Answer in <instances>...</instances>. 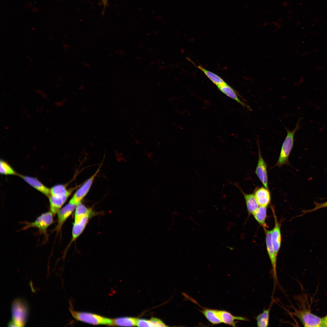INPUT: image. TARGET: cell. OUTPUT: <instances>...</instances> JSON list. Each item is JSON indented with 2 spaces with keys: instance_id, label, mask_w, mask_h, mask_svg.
<instances>
[{
  "instance_id": "1",
  "label": "cell",
  "mask_w": 327,
  "mask_h": 327,
  "mask_svg": "<svg viewBox=\"0 0 327 327\" xmlns=\"http://www.w3.org/2000/svg\"><path fill=\"white\" fill-rule=\"evenodd\" d=\"M302 301L300 300L299 309L294 307V312L290 314L298 318L304 327H322V318L312 313L310 309H308L306 304Z\"/></svg>"
},
{
  "instance_id": "2",
  "label": "cell",
  "mask_w": 327,
  "mask_h": 327,
  "mask_svg": "<svg viewBox=\"0 0 327 327\" xmlns=\"http://www.w3.org/2000/svg\"><path fill=\"white\" fill-rule=\"evenodd\" d=\"M302 119L300 117L299 118L296 127L292 130L290 131L285 128L286 136L282 144L279 159L275 166L280 167L284 165L289 164V157L293 148L294 136L296 131L300 128Z\"/></svg>"
},
{
  "instance_id": "3",
  "label": "cell",
  "mask_w": 327,
  "mask_h": 327,
  "mask_svg": "<svg viewBox=\"0 0 327 327\" xmlns=\"http://www.w3.org/2000/svg\"><path fill=\"white\" fill-rule=\"evenodd\" d=\"M12 319L8 325L11 326H23L26 321L28 315V307L25 301L17 299L13 303L12 308Z\"/></svg>"
},
{
  "instance_id": "4",
  "label": "cell",
  "mask_w": 327,
  "mask_h": 327,
  "mask_svg": "<svg viewBox=\"0 0 327 327\" xmlns=\"http://www.w3.org/2000/svg\"><path fill=\"white\" fill-rule=\"evenodd\" d=\"M71 311L74 318L78 321L94 325H113V319L91 313L78 312L71 309Z\"/></svg>"
},
{
  "instance_id": "5",
  "label": "cell",
  "mask_w": 327,
  "mask_h": 327,
  "mask_svg": "<svg viewBox=\"0 0 327 327\" xmlns=\"http://www.w3.org/2000/svg\"><path fill=\"white\" fill-rule=\"evenodd\" d=\"M54 216L50 211L43 213L34 221L24 222L25 225L21 230H25L30 228H35L37 229L41 234L47 236V229L53 223Z\"/></svg>"
},
{
  "instance_id": "6",
  "label": "cell",
  "mask_w": 327,
  "mask_h": 327,
  "mask_svg": "<svg viewBox=\"0 0 327 327\" xmlns=\"http://www.w3.org/2000/svg\"><path fill=\"white\" fill-rule=\"evenodd\" d=\"M100 167L95 173L88 179L76 191L69 201L70 203L77 206L89 192L93 183L100 168Z\"/></svg>"
},
{
  "instance_id": "7",
  "label": "cell",
  "mask_w": 327,
  "mask_h": 327,
  "mask_svg": "<svg viewBox=\"0 0 327 327\" xmlns=\"http://www.w3.org/2000/svg\"><path fill=\"white\" fill-rule=\"evenodd\" d=\"M266 243L267 251L269 258L272 267V276L274 281V288L273 292L275 291L276 286L278 284L277 274L276 265L277 257L273 248L271 241V234L272 230L266 231Z\"/></svg>"
},
{
  "instance_id": "8",
  "label": "cell",
  "mask_w": 327,
  "mask_h": 327,
  "mask_svg": "<svg viewBox=\"0 0 327 327\" xmlns=\"http://www.w3.org/2000/svg\"><path fill=\"white\" fill-rule=\"evenodd\" d=\"M257 144L258 149V159L255 173L264 187L269 190L267 164L262 157L259 147V144L258 141Z\"/></svg>"
},
{
  "instance_id": "9",
  "label": "cell",
  "mask_w": 327,
  "mask_h": 327,
  "mask_svg": "<svg viewBox=\"0 0 327 327\" xmlns=\"http://www.w3.org/2000/svg\"><path fill=\"white\" fill-rule=\"evenodd\" d=\"M93 214H88L74 219L72 230V238L69 245L75 241L82 233Z\"/></svg>"
},
{
  "instance_id": "10",
  "label": "cell",
  "mask_w": 327,
  "mask_h": 327,
  "mask_svg": "<svg viewBox=\"0 0 327 327\" xmlns=\"http://www.w3.org/2000/svg\"><path fill=\"white\" fill-rule=\"evenodd\" d=\"M76 205L70 202L61 208L57 213V223L56 228L57 233L61 231L65 221L75 210Z\"/></svg>"
},
{
  "instance_id": "11",
  "label": "cell",
  "mask_w": 327,
  "mask_h": 327,
  "mask_svg": "<svg viewBox=\"0 0 327 327\" xmlns=\"http://www.w3.org/2000/svg\"><path fill=\"white\" fill-rule=\"evenodd\" d=\"M25 182L48 198L50 195V189L36 178L18 174Z\"/></svg>"
},
{
  "instance_id": "12",
  "label": "cell",
  "mask_w": 327,
  "mask_h": 327,
  "mask_svg": "<svg viewBox=\"0 0 327 327\" xmlns=\"http://www.w3.org/2000/svg\"><path fill=\"white\" fill-rule=\"evenodd\" d=\"M256 199L259 206H267L271 201V195L269 190L264 187L256 188L253 193Z\"/></svg>"
},
{
  "instance_id": "13",
  "label": "cell",
  "mask_w": 327,
  "mask_h": 327,
  "mask_svg": "<svg viewBox=\"0 0 327 327\" xmlns=\"http://www.w3.org/2000/svg\"><path fill=\"white\" fill-rule=\"evenodd\" d=\"M219 313L220 319L222 323L232 326H236V320L248 321L249 320L246 317L238 316H235L230 312L224 310H219Z\"/></svg>"
},
{
  "instance_id": "14",
  "label": "cell",
  "mask_w": 327,
  "mask_h": 327,
  "mask_svg": "<svg viewBox=\"0 0 327 327\" xmlns=\"http://www.w3.org/2000/svg\"><path fill=\"white\" fill-rule=\"evenodd\" d=\"M190 300L200 306L202 309L200 312L204 316L208 321L212 325H216L222 323L219 313V310L203 307L200 306L197 302L193 299Z\"/></svg>"
},
{
  "instance_id": "15",
  "label": "cell",
  "mask_w": 327,
  "mask_h": 327,
  "mask_svg": "<svg viewBox=\"0 0 327 327\" xmlns=\"http://www.w3.org/2000/svg\"><path fill=\"white\" fill-rule=\"evenodd\" d=\"M231 183L237 187L240 190L244 198L248 213L250 214H253L258 208L259 206L254 197V193L246 194L243 191L237 183Z\"/></svg>"
},
{
  "instance_id": "16",
  "label": "cell",
  "mask_w": 327,
  "mask_h": 327,
  "mask_svg": "<svg viewBox=\"0 0 327 327\" xmlns=\"http://www.w3.org/2000/svg\"><path fill=\"white\" fill-rule=\"evenodd\" d=\"M274 218L275 226L273 229L272 230L271 241L275 253L277 256L281 246V234L280 226L276 216Z\"/></svg>"
},
{
  "instance_id": "17",
  "label": "cell",
  "mask_w": 327,
  "mask_h": 327,
  "mask_svg": "<svg viewBox=\"0 0 327 327\" xmlns=\"http://www.w3.org/2000/svg\"><path fill=\"white\" fill-rule=\"evenodd\" d=\"M69 196L55 197L50 195L48 197L50 211L54 216L67 200Z\"/></svg>"
},
{
  "instance_id": "18",
  "label": "cell",
  "mask_w": 327,
  "mask_h": 327,
  "mask_svg": "<svg viewBox=\"0 0 327 327\" xmlns=\"http://www.w3.org/2000/svg\"><path fill=\"white\" fill-rule=\"evenodd\" d=\"M217 86L219 89L223 93L236 101L243 107H246L249 111H252L251 108L249 106L244 104L239 99L235 90L226 83Z\"/></svg>"
},
{
  "instance_id": "19",
  "label": "cell",
  "mask_w": 327,
  "mask_h": 327,
  "mask_svg": "<svg viewBox=\"0 0 327 327\" xmlns=\"http://www.w3.org/2000/svg\"><path fill=\"white\" fill-rule=\"evenodd\" d=\"M78 187V186L67 189L65 185H57L50 189V195L55 197L70 196Z\"/></svg>"
},
{
  "instance_id": "20",
  "label": "cell",
  "mask_w": 327,
  "mask_h": 327,
  "mask_svg": "<svg viewBox=\"0 0 327 327\" xmlns=\"http://www.w3.org/2000/svg\"><path fill=\"white\" fill-rule=\"evenodd\" d=\"M274 302V300H272L268 308L266 309H264L263 312L256 316V320L258 327H266L268 326L270 312Z\"/></svg>"
},
{
  "instance_id": "21",
  "label": "cell",
  "mask_w": 327,
  "mask_h": 327,
  "mask_svg": "<svg viewBox=\"0 0 327 327\" xmlns=\"http://www.w3.org/2000/svg\"><path fill=\"white\" fill-rule=\"evenodd\" d=\"M267 206H259L253 214L257 221L264 228L266 231V217Z\"/></svg>"
},
{
  "instance_id": "22",
  "label": "cell",
  "mask_w": 327,
  "mask_h": 327,
  "mask_svg": "<svg viewBox=\"0 0 327 327\" xmlns=\"http://www.w3.org/2000/svg\"><path fill=\"white\" fill-rule=\"evenodd\" d=\"M137 318L130 317H121L113 319V325L123 326H136Z\"/></svg>"
},
{
  "instance_id": "23",
  "label": "cell",
  "mask_w": 327,
  "mask_h": 327,
  "mask_svg": "<svg viewBox=\"0 0 327 327\" xmlns=\"http://www.w3.org/2000/svg\"><path fill=\"white\" fill-rule=\"evenodd\" d=\"M196 67L201 70L206 76L217 86L226 83L221 77L213 72L205 69L201 66L199 65Z\"/></svg>"
},
{
  "instance_id": "24",
  "label": "cell",
  "mask_w": 327,
  "mask_h": 327,
  "mask_svg": "<svg viewBox=\"0 0 327 327\" xmlns=\"http://www.w3.org/2000/svg\"><path fill=\"white\" fill-rule=\"evenodd\" d=\"M74 218H77L89 214L93 213L92 208H88L81 202L76 206Z\"/></svg>"
},
{
  "instance_id": "25",
  "label": "cell",
  "mask_w": 327,
  "mask_h": 327,
  "mask_svg": "<svg viewBox=\"0 0 327 327\" xmlns=\"http://www.w3.org/2000/svg\"><path fill=\"white\" fill-rule=\"evenodd\" d=\"M0 173L5 175H18L9 164L1 159L0 161Z\"/></svg>"
},
{
  "instance_id": "26",
  "label": "cell",
  "mask_w": 327,
  "mask_h": 327,
  "mask_svg": "<svg viewBox=\"0 0 327 327\" xmlns=\"http://www.w3.org/2000/svg\"><path fill=\"white\" fill-rule=\"evenodd\" d=\"M314 204L315 205V207L310 210H303L302 211V214L301 215L312 212L321 208L327 207V201L322 203H318L315 202Z\"/></svg>"
},
{
  "instance_id": "27",
  "label": "cell",
  "mask_w": 327,
  "mask_h": 327,
  "mask_svg": "<svg viewBox=\"0 0 327 327\" xmlns=\"http://www.w3.org/2000/svg\"><path fill=\"white\" fill-rule=\"evenodd\" d=\"M151 327H167L162 321L158 319L152 318L149 320Z\"/></svg>"
},
{
  "instance_id": "28",
  "label": "cell",
  "mask_w": 327,
  "mask_h": 327,
  "mask_svg": "<svg viewBox=\"0 0 327 327\" xmlns=\"http://www.w3.org/2000/svg\"><path fill=\"white\" fill-rule=\"evenodd\" d=\"M136 326L139 327H150L149 320L144 319H137Z\"/></svg>"
},
{
  "instance_id": "29",
  "label": "cell",
  "mask_w": 327,
  "mask_h": 327,
  "mask_svg": "<svg viewBox=\"0 0 327 327\" xmlns=\"http://www.w3.org/2000/svg\"><path fill=\"white\" fill-rule=\"evenodd\" d=\"M322 327H327V315L322 318Z\"/></svg>"
},
{
  "instance_id": "30",
  "label": "cell",
  "mask_w": 327,
  "mask_h": 327,
  "mask_svg": "<svg viewBox=\"0 0 327 327\" xmlns=\"http://www.w3.org/2000/svg\"><path fill=\"white\" fill-rule=\"evenodd\" d=\"M287 2H283L282 3V5L283 6H286L288 5Z\"/></svg>"
},
{
  "instance_id": "31",
  "label": "cell",
  "mask_w": 327,
  "mask_h": 327,
  "mask_svg": "<svg viewBox=\"0 0 327 327\" xmlns=\"http://www.w3.org/2000/svg\"><path fill=\"white\" fill-rule=\"evenodd\" d=\"M322 67L319 66V67H317L316 68V69L317 70H318V69L319 68V70H320L321 69H322Z\"/></svg>"
},
{
  "instance_id": "32",
  "label": "cell",
  "mask_w": 327,
  "mask_h": 327,
  "mask_svg": "<svg viewBox=\"0 0 327 327\" xmlns=\"http://www.w3.org/2000/svg\"><path fill=\"white\" fill-rule=\"evenodd\" d=\"M107 0H104L103 3H104V5H106V4L107 2Z\"/></svg>"
},
{
  "instance_id": "33",
  "label": "cell",
  "mask_w": 327,
  "mask_h": 327,
  "mask_svg": "<svg viewBox=\"0 0 327 327\" xmlns=\"http://www.w3.org/2000/svg\"><path fill=\"white\" fill-rule=\"evenodd\" d=\"M313 51H314L315 52H317L318 51V50L315 49L313 50Z\"/></svg>"
},
{
  "instance_id": "34",
  "label": "cell",
  "mask_w": 327,
  "mask_h": 327,
  "mask_svg": "<svg viewBox=\"0 0 327 327\" xmlns=\"http://www.w3.org/2000/svg\"><path fill=\"white\" fill-rule=\"evenodd\" d=\"M102 1L103 2H103H104V0H102Z\"/></svg>"
}]
</instances>
